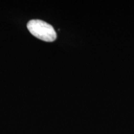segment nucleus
I'll return each mask as SVG.
<instances>
[{
	"label": "nucleus",
	"mask_w": 134,
	"mask_h": 134,
	"mask_svg": "<svg viewBox=\"0 0 134 134\" xmlns=\"http://www.w3.org/2000/svg\"><path fill=\"white\" fill-rule=\"evenodd\" d=\"M29 31L36 38L48 42L55 41L57 33L54 28L46 22L41 20L34 19L27 24Z\"/></svg>",
	"instance_id": "f257e3e1"
}]
</instances>
